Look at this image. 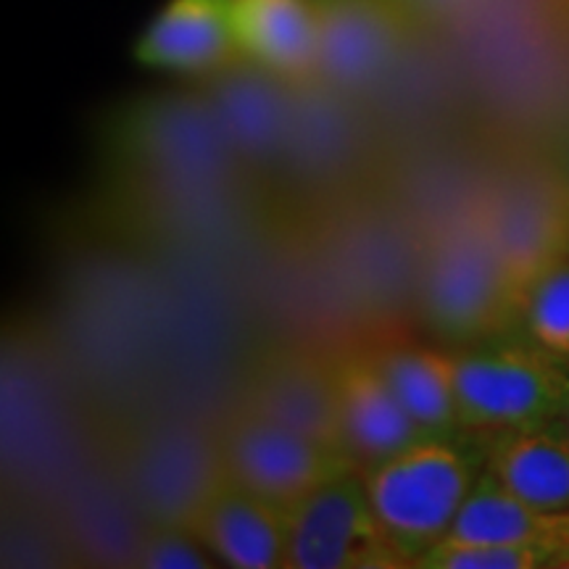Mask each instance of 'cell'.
Here are the masks:
<instances>
[{
	"mask_svg": "<svg viewBox=\"0 0 569 569\" xmlns=\"http://www.w3.org/2000/svg\"><path fill=\"white\" fill-rule=\"evenodd\" d=\"M419 306L430 330L457 348L488 343L519 327L480 201L432 240L419 277Z\"/></svg>",
	"mask_w": 569,
	"mask_h": 569,
	"instance_id": "cell-1",
	"label": "cell"
},
{
	"mask_svg": "<svg viewBox=\"0 0 569 569\" xmlns=\"http://www.w3.org/2000/svg\"><path fill=\"white\" fill-rule=\"evenodd\" d=\"M451 353L461 430L515 432L553 425L569 411L567 365L536 343L488 340Z\"/></svg>",
	"mask_w": 569,
	"mask_h": 569,
	"instance_id": "cell-2",
	"label": "cell"
},
{
	"mask_svg": "<svg viewBox=\"0 0 569 569\" xmlns=\"http://www.w3.org/2000/svg\"><path fill=\"white\" fill-rule=\"evenodd\" d=\"M361 478L390 543L415 567L451 536L480 475L457 440H422Z\"/></svg>",
	"mask_w": 569,
	"mask_h": 569,
	"instance_id": "cell-3",
	"label": "cell"
},
{
	"mask_svg": "<svg viewBox=\"0 0 569 569\" xmlns=\"http://www.w3.org/2000/svg\"><path fill=\"white\" fill-rule=\"evenodd\" d=\"M490 240L522 322L532 288L569 259V182L551 167H522L480 198Z\"/></svg>",
	"mask_w": 569,
	"mask_h": 569,
	"instance_id": "cell-4",
	"label": "cell"
},
{
	"mask_svg": "<svg viewBox=\"0 0 569 569\" xmlns=\"http://www.w3.org/2000/svg\"><path fill=\"white\" fill-rule=\"evenodd\" d=\"M284 569H398L409 567L396 551L356 469L284 509Z\"/></svg>",
	"mask_w": 569,
	"mask_h": 569,
	"instance_id": "cell-5",
	"label": "cell"
},
{
	"mask_svg": "<svg viewBox=\"0 0 569 569\" xmlns=\"http://www.w3.org/2000/svg\"><path fill=\"white\" fill-rule=\"evenodd\" d=\"M217 446L227 478L282 509H290L311 490L353 469L338 448L243 407L227 419Z\"/></svg>",
	"mask_w": 569,
	"mask_h": 569,
	"instance_id": "cell-6",
	"label": "cell"
},
{
	"mask_svg": "<svg viewBox=\"0 0 569 569\" xmlns=\"http://www.w3.org/2000/svg\"><path fill=\"white\" fill-rule=\"evenodd\" d=\"M317 74L332 90H361L398 59L415 19L398 0H315Z\"/></svg>",
	"mask_w": 569,
	"mask_h": 569,
	"instance_id": "cell-7",
	"label": "cell"
},
{
	"mask_svg": "<svg viewBox=\"0 0 569 569\" xmlns=\"http://www.w3.org/2000/svg\"><path fill=\"white\" fill-rule=\"evenodd\" d=\"M240 407L340 451L336 356L309 348H272L261 353L246 372Z\"/></svg>",
	"mask_w": 569,
	"mask_h": 569,
	"instance_id": "cell-8",
	"label": "cell"
},
{
	"mask_svg": "<svg viewBox=\"0 0 569 569\" xmlns=\"http://www.w3.org/2000/svg\"><path fill=\"white\" fill-rule=\"evenodd\" d=\"M336 403L338 446L356 472L432 440L401 407L369 348L336 356Z\"/></svg>",
	"mask_w": 569,
	"mask_h": 569,
	"instance_id": "cell-9",
	"label": "cell"
},
{
	"mask_svg": "<svg viewBox=\"0 0 569 569\" xmlns=\"http://www.w3.org/2000/svg\"><path fill=\"white\" fill-rule=\"evenodd\" d=\"M140 67L177 77H209L240 61L232 0H167L134 40Z\"/></svg>",
	"mask_w": 569,
	"mask_h": 569,
	"instance_id": "cell-10",
	"label": "cell"
},
{
	"mask_svg": "<svg viewBox=\"0 0 569 569\" xmlns=\"http://www.w3.org/2000/svg\"><path fill=\"white\" fill-rule=\"evenodd\" d=\"M190 525L219 565L232 569H284V509L238 486L227 475L203 498Z\"/></svg>",
	"mask_w": 569,
	"mask_h": 569,
	"instance_id": "cell-11",
	"label": "cell"
},
{
	"mask_svg": "<svg viewBox=\"0 0 569 569\" xmlns=\"http://www.w3.org/2000/svg\"><path fill=\"white\" fill-rule=\"evenodd\" d=\"M240 59L288 82L315 80L319 24L315 0H232Z\"/></svg>",
	"mask_w": 569,
	"mask_h": 569,
	"instance_id": "cell-12",
	"label": "cell"
},
{
	"mask_svg": "<svg viewBox=\"0 0 569 569\" xmlns=\"http://www.w3.org/2000/svg\"><path fill=\"white\" fill-rule=\"evenodd\" d=\"M369 353L401 407L427 438L457 440L461 422L451 353L415 343H393V340L369 348Z\"/></svg>",
	"mask_w": 569,
	"mask_h": 569,
	"instance_id": "cell-13",
	"label": "cell"
},
{
	"mask_svg": "<svg viewBox=\"0 0 569 569\" xmlns=\"http://www.w3.org/2000/svg\"><path fill=\"white\" fill-rule=\"evenodd\" d=\"M486 472L525 501L569 509V436L553 425L498 432L490 440Z\"/></svg>",
	"mask_w": 569,
	"mask_h": 569,
	"instance_id": "cell-14",
	"label": "cell"
},
{
	"mask_svg": "<svg viewBox=\"0 0 569 569\" xmlns=\"http://www.w3.org/2000/svg\"><path fill=\"white\" fill-rule=\"evenodd\" d=\"M448 538L549 546L569 561V509L525 501L482 469Z\"/></svg>",
	"mask_w": 569,
	"mask_h": 569,
	"instance_id": "cell-15",
	"label": "cell"
},
{
	"mask_svg": "<svg viewBox=\"0 0 569 569\" xmlns=\"http://www.w3.org/2000/svg\"><path fill=\"white\" fill-rule=\"evenodd\" d=\"M530 343L569 365V259L540 280L522 309Z\"/></svg>",
	"mask_w": 569,
	"mask_h": 569,
	"instance_id": "cell-16",
	"label": "cell"
},
{
	"mask_svg": "<svg viewBox=\"0 0 569 569\" xmlns=\"http://www.w3.org/2000/svg\"><path fill=\"white\" fill-rule=\"evenodd\" d=\"M132 565L142 569H213L219 559L190 522H148L134 540Z\"/></svg>",
	"mask_w": 569,
	"mask_h": 569,
	"instance_id": "cell-17",
	"label": "cell"
},
{
	"mask_svg": "<svg viewBox=\"0 0 569 569\" xmlns=\"http://www.w3.org/2000/svg\"><path fill=\"white\" fill-rule=\"evenodd\" d=\"M398 3L407 9L415 24H440V21L469 17L488 0H398Z\"/></svg>",
	"mask_w": 569,
	"mask_h": 569,
	"instance_id": "cell-18",
	"label": "cell"
},
{
	"mask_svg": "<svg viewBox=\"0 0 569 569\" xmlns=\"http://www.w3.org/2000/svg\"><path fill=\"white\" fill-rule=\"evenodd\" d=\"M525 3H536V6H553V3H567V0H525Z\"/></svg>",
	"mask_w": 569,
	"mask_h": 569,
	"instance_id": "cell-19",
	"label": "cell"
},
{
	"mask_svg": "<svg viewBox=\"0 0 569 569\" xmlns=\"http://www.w3.org/2000/svg\"><path fill=\"white\" fill-rule=\"evenodd\" d=\"M561 172H565V177H567V182H569V159H567V167H561Z\"/></svg>",
	"mask_w": 569,
	"mask_h": 569,
	"instance_id": "cell-20",
	"label": "cell"
}]
</instances>
